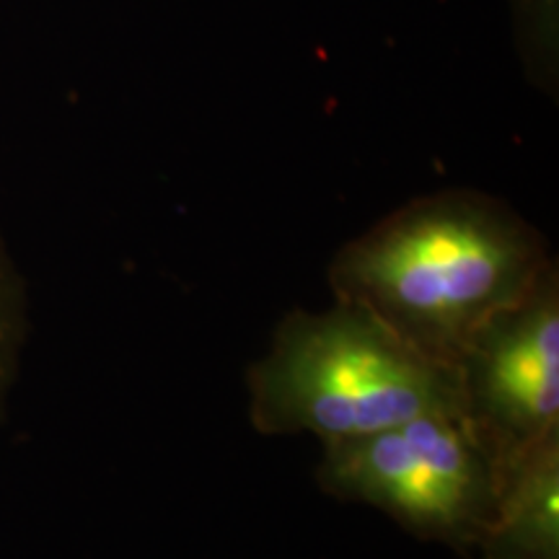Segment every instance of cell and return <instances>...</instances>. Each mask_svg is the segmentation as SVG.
Instances as JSON below:
<instances>
[{"label":"cell","instance_id":"2","mask_svg":"<svg viewBox=\"0 0 559 559\" xmlns=\"http://www.w3.org/2000/svg\"><path fill=\"white\" fill-rule=\"evenodd\" d=\"M249 419L262 436L321 443L370 436L423 415H459L453 366L425 358L358 306L296 309L247 370Z\"/></svg>","mask_w":559,"mask_h":559},{"label":"cell","instance_id":"1","mask_svg":"<svg viewBox=\"0 0 559 559\" xmlns=\"http://www.w3.org/2000/svg\"><path fill=\"white\" fill-rule=\"evenodd\" d=\"M555 262L510 202L440 190L349 239L326 267L334 300L358 306L425 358L453 366L474 334Z\"/></svg>","mask_w":559,"mask_h":559},{"label":"cell","instance_id":"3","mask_svg":"<svg viewBox=\"0 0 559 559\" xmlns=\"http://www.w3.org/2000/svg\"><path fill=\"white\" fill-rule=\"evenodd\" d=\"M321 492L381 510L423 542L469 557L498 502V474L459 415H423L321 443Z\"/></svg>","mask_w":559,"mask_h":559},{"label":"cell","instance_id":"7","mask_svg":"<svg viewBox=\"0 0 559 559\" xmlns=\"http://www.w3.org/2000/svg\"><path fill=\"white\" fill-rule=\"evenodd\" d=\"M26 340L24 283L0 236V417L5 412L13 381H16L21 349Z\"/></svg>","mask_w":559,"mask_h":559},{"label":"cell","instance_id":"4","mask_svg":"<svg viewBox=\"0 0 559 559\" xmlns=\"http://www.w3.org/2000/svg\"><path fill=\"white\" fill-rule=\"evenodd\" d=\"M459 417L506 481L559 440V270L495 313L453 362Z\"/></svg>","mask_w":559,"mask_h":559},{"label":"cell","instance_id":"5","mask_svg":"<svg viewBox=\"0 0 559 559\" xmlns=\"http://www.w3.org/2000/svg\"><path fill=\"white\" fill-rule=\"evenodd\" d=\"M469 559H559V440L508 474Z\"/></svg>","mask_w":559,"mask_h":559},{"label":"cell","instance_id":"6","mask_svg":"<svg viewBox=\"0 0 559 559\" xmlns=\"http://www.w3.org/2000/svg\"><path fill=\"white\" fill-rule=\"evenodd\" d=\"M515 50L531 86L557 96L559 13L557 0H508Z\"/></svg>","mask_w":559,"mask_h":559}]
</instances>
